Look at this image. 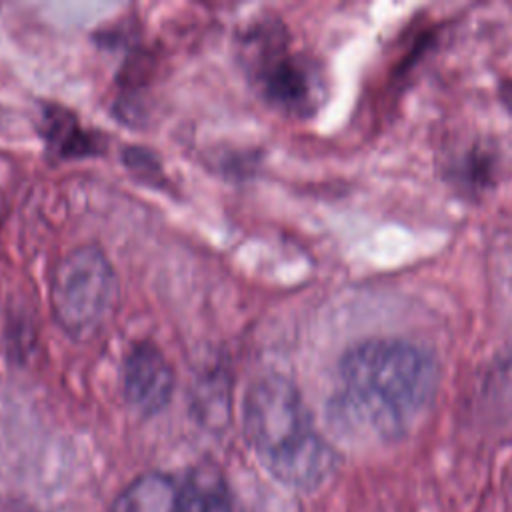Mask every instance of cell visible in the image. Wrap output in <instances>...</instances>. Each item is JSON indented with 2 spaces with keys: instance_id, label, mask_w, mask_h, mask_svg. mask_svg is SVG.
Listing matches in <instances>:
<instances>
[{
  "instance_id": "8fae6325",
  "label": "cell",
  "mask_w": 512,
  "mask_h": 512,
  "mask_svg": "<svg viewBox=\"0 0 512 512\" xmlns=\"http://www.w3.org/2000/svg\"><path fill=\"white\" fill-rule=\"evenodd\" d=\"M6 210H8V208H6V200H4V196L0 194V222H2L4 216H6Z\"/></svg>"
},
{
  "instance_id": "6da1fadb",
  "label": "cell",
  "mask_w": 512,
  "mask_h": 512,
  "mask_svg": "<svg viewBox=\"0 0 512 512\" xmlns=\"http://www.w3.org/2000/svg\"><path fill=\"white\" fill-rule=\"evenodd\" d=\"M434 390L430 352L400 338H370L340 360L334 414L346 430L394 440L414 428Z\"/></svg>"
},
{
  "instance_id": "3957f363",
  "label": "cell",
  "mask_w": 512,
  "mask_h": 512,
  "mask_svg": "<svg viewBox=\"0 0 512 512\" xmlns=\"http://www.w3.org/2000/svg\"><path fill=\"white\" fill-rule=\"evenodd\" d=\"M116 300L118 278L100 246L82 244L60 258L52 272L50 306L70 338H94L112 316Z\"/></svg>"
},
{
  "instance_id": "ba28073f",
  "label": "cell",
  "mask_w": 512,
  "mask_h": 512,
  "mask_svg": "<svg viewBox=\"0 0 512 512\" xmlns=\"http://www.w3.org/2000/svg\"><path fill=\"white\" fill-rule=\"evenodd\" d=\"M44 136L58 158H78L94 154L96 142L82 130L72 112L52 108L46 112Z\"/></svg>"
},
{
  "instance_id": "8992f818",
  "label": "cell",
  "mask_w": 512,
  "mask_h": 512,
  "mask_svg": "<svg viewBox=\"0 0 512 512\" xmlns=\"http://www.w3.org/2000/svg\"><path fill=\"white\" fill-rule=\"evenodd\" d=\"M180 500L182 486L166 474L148 472L118 494L112 512H180Z\"/></svg>"
},
{
  "instance_id": "277c9868",
  "label": "cell",
  "mask_w": 512,
  "mask_h": 512,
  "mask_svg": "<svg viewBox=\"0 0 512 512\" xmlns=\"http://www.w3.org/2000/svg\"><path fill=\"white\" fill-rule=\"evenodd\" d=\"M244 50L250 78L270 106L298 118L318 110L324 96L322 74L310 58L288 50L286 34L276 22L252 28Z\"/></svg>"
},
{
  "instance_id": "52a82bcc",
  "label": "cell",
  "mask_w": 512,
  "mask_h": 512,
  "mask_svg": "<svg viewBox=\"0 0 512 512\" xmlns=\"http://www.w3.org/2000/svg\"><path fill=\"white\" fill-rule=\"evenodd\" d=\"M482 414L498 434L512 436V352L500 358L484 380Z\"/></svg>"
},
{
  "instance_id": "9c48e42d",
  "label": "cell",
  "mask_w": 512,
  "mask_h": 512,
  "mask_svg": "<svg viewBox=\"0 0 512 512\" xmlns=\"http://www.w3.org/2000/svg\"><path fill=\"white\" fill-rule=\"evenodd\" d=\"M180 512H230L228 494L214 470H196L182 486Z\"/></svg>"
},
{
  "instance_id": "5b68a950",
  "label": "cell",
  "mask_w": 512,
  "mask_h": 512,
  "mask_svg": "<svg viewBox=\"0 0 512 512\" xmlns=\"http://www.w3.org/2000/svg\"><path fill=\"white\" fill-rule=\"evenodd\" d=\"M176 376L158 346L138 342L130 348L122 368V392L138 416H154L172 398Z\"/></svg>"
},
{
  "instance_id": "30bf717a",
  "label": "cell",
  "mask_w": 512,
  "mask_h": 512,
  "mask_svg": "<svg viewBox=\"0 0 512 512\" xmlns=\"http://www.w3.org/2000/svg\"><path fill=\"white\" fill-rule=\"evenodd\" d=\"M500 98H502L504 104L512 110V80L506 82V84H502V88H500Z\"/></svg>"
},
{
  "instance_id": "7a4b0ae2",
  "label": "cell",
  "mask_w": 512,
  "mask_h": 512,
  "mask_svg": "<svg viewBox=\"0 0 512 512\" xmlns=\"http://www.w3.org/2000/svg\"><path fill=\"white\" fill-rule=\"evenodd\" d=\"M244 434L262 466L290 488L314 490L334 472L332 446L316 430L298 388L280 374L260 376L248 388Z\"/></svg>"
}]
</instances>
